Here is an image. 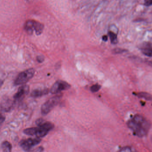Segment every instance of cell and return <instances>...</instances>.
<instances>
[{
	"label": "cell",
	"instance_id": "21",
	"mask_svg": "<svg viewBox=\"0 0 152 152\" xmlns=\"http://www.w3.org/2000/svg\"><path fill=\"white\" fill-rule=\"evenodd\" d=\"M144 5L146 6H150L152 5V0H144Z\"/></svg>",
	"mask_w": 152,
	"mask_h": 152
},
{
	"label": "cell",
	"instance_id": "7",
	"mask_svg": "<svg viewBox=\"0 0 152 152\" xmlns=\"http://www.w3.org/2000/svg\"><path fill=\"white\" fill-rule=\"evenodd\" d=\"M142 53L145 56L152 57V44L144 43L141 46Z\"/></svg>",
	"mask_w": 152,
	"mask_h": 152
},
{
	"label": "cell",
	"instance_id": "4",
	"mask_svg": "<svg viewBox=\"0 0 152 152\" xmlns=\"http://www.w3.org/2000/svg\"><path fill=\"white\" fill-rule=\"evenodd\" d=\"M41 142L40 138L37 137L35 138H29L27 139H23L20 142V147L25 151H29L35 145L39 144Z\"/></svg>",
	"mask_w": 152,
	"mask_h": 152
},
{
	"label": "cell",
	"instance_id": "2",
	"mask_svg": "<svg viewBox=\"0 0 152 152\" xmlns=\"http://www.w3.org/2000/svg\"><path fill=\"white\" fill-rule=\"evenodd\" d=\"M62 97V95H57L46 101L41 108L42 114L46 115L48 114L58 105Z\"/></svg>",
	"mask_w": 152,
	"mask_h": 152
},
{
	"label": "cell",
	"instance_id": "18",
	"mask_svg": "<svg viewBox=\"0 0 152 152\" xmlns=\"http://www.w3.org/2000/svg\"><path fill=\"white\" fill-rule=\"evenodd\" d=\"M127 50H125V49L121 48L115 49L113 50V53L115 54H120V53H124Z\"/></svg>",
	"mask_w": 152,
	"mask_h": 152
},
{
	"label": "cell",
	"instance_id": "25",
	"mask_svg": "<svg viewBox=\"0 0 152 152\" xmlns=\"http://www.w3.org/2000/svg\"><path fill=\"white\" fill-rule=\"evenodd\" d=\"M3 84V81L1 79H0V87Z\"/></svg>",
	"mask_w": 152,
	"mask_h": 152
},
{
	"label": "cell",
	"instance_id": "20",
	"mask_svg": "<svg viewBox=\"0 0 152 152\" xmlns=\"http://www.w3.org/2000/svg\"><path fill=\"white\" fill-rule=\"evenodd\" d=\"M5 119V116L1 112H0V125L3 123Z\"/></svg>",
	"mask_w": 152,
	"mask_h": 152
},
{
	"label": "cell",
	"instance_id": "15",
	"mask_svg": "<svg viewBox=\"0 0 152 152\" xmlns=\"http://www.w3.org/2000/svg\"><path fill=\"white\" fill-rule=\"evenodd\" d=\"M108 35L110 39L111 42L113 44H116L118 43V37L116 34L112 31H109L108 32Z\"/></svg>",
	"mask_w": 152,
	"mask_h": 152
},
{
	"label": "cell",
	"instance_id": "19",
	"mask_svg": "<svg viewBox=\"0 0 152 152\" xmlns=\"http://www.w3.org/2000/svg\"><path fill=\"white\" fill-rule=\"evenodd\" d=\"M45 122V121L42 118H39L36 121V124L38 126H40L42 125Z\"/></svg>",
	"mask_w": 152,
	"mask_h": 152
},
{
	"label": "cell",
	"instance_id": "6",
	"mask_svg": "<svg viewBox=\"0 0 152 152\" xmlns=\"http://www.w3.org/2000/svg\"><path fill=\"white\" fill-rule=\"evenodd\" d=\"M29 91V87L27 85L21 86L19 88L18 90L14 96V99L16 101H20L23 99L25 95Z\"/></svg>",
	"mask_w": 152,
	"mask_h": 152
},
{
	"label": "cell",
	"instance_id": "8",
	"mask_svg": "<svg viewBox=\"0 0 152 152\" xmlns=\"http://www.w3.org/2000/svg\"><path fill=\"white\" fill-rule=\"evenodd\" d=\"M35 21L29 20L27 21L25 24V29L29 34H32L34 31Z\"/></svg>",
	"mask_w": 152,
	"mask_h": 152
},
{
	"label": "cell",
	"instance_id": "10",
	"mask_svg": "<svg viewBox=\"0 0 152 152\" xmlns=\"http://www.w3.org/2000/svg\"><path fill=\"white\" fill-rule=\"evenodd\" d=\"M13 102L9 100H6L1 104V109L5 112H9L13 108Z\"/></svg>",
	"mask_w": 152,
	"mask_h": 152
},
{
	"label": "cell",
	"instance_id": "24",
	"mask_svg": "<svg viewBox=\"0 0 152 152\" xmlns=\"http://www.w3.org/2000/svg\"><path fill=\"white\" fill-rule=\"evenodd\" d=\"M102 40L105 42H106L108 40V36H106V35L103 36L102 37Z\"/></svg>",
	"mask_w": 152,
	"mask_h": 152
},
{
	"label": "cell",
	"instance_id": "1",
	"mask_svg": "<svg viewBox=\"0 0 152 152\" xmlns=\"http://www.w3.org/2000/svg\"><path fill=\"white\" fill-rule=\"evenodd\" d=\"M127 125L134 135L140 138L146 136L150 128L149 121L140 115H136L129 121Z\"/></svg>",
	"mask_w": 152,
	"mask_h": 152
},
{
	"label": "cell",
	"instance_id": "11",
	"mask_svg": "<svg viewBox=\"0 0 152 152\" xmlns=\"http://www.w3.org/2000/svg\"><path fill=\"white\" fill-rule=\"evenodd\" d=\"M44 25L42 23L36 21L35 22L34 31L37 35L41 34L43 31Z\"/></svg>",
	"mask_w": 152,
	"mask_h": 152
},
{
	"label": "cell",
	"instance_id": "12",
	"mask_svg": "<svg viewBox=\"0 0 152 152\" xmlns=\"http://www.w3.org/2000/svg\"><path fill=\"white\" fill-rule=\"evenodd\" d=\"M1 148L3 152H11L12 145L10 142L4 141L1 144Z\"/></svg>",
	"mask_w": 152,
	"mask_h": 152
},
{
	"label": "cell",
	"instance_id": "26",
	"mask_svg": "<svg viewBox=\"0 0 152 152\" xmlns=\"http://www.w3.org/2000/svg\"><path fill=\"white\" fill-rule=\"evenodd\" d=\"M151 139H152V138H151Z\"/></svg>",
	"mask_w": 152,
	"mask_h": 152
},
{
	"label": "cell",
	"instance_id": "3",
	"mask_svg": "<svg viewBox=\"0 0 152 152\" xmlns=\"http://www.w3.org/2000/svg\"><path fill=\"white\" fill-rule=\"evenodd\" d=\"M35 70L34 68H29L21 73L15 81V84L16 86L23 85L28 81L34 77Z\"/></svg>",
	"mask_w": 152,
	"mask_h": 152
},
{
	"label": "cell",
	"instance_id": "17",
	"mask_svg": "<svg viewBox=\"0 0 152 152\" xmlns=\"http://www.w3.org/2000/svg\"><path fill=\"white\" fill-rule=\"evenodd\" d=\"M101 86L100 85H98V84H95V85H93L90 88L91 91L93 92H97L98 91L101 89Z\"/></svg>",
	"mask_w": 152,
	"mask_h": 152
},
{
	"label": "cell",
	"instance_id": "5",
	"mask_svg": "<svg viewBox=\"0 0 152 152\" xmlns=\"http://www.w3.org/2000/svg\"><path fill=\"white\" fill-rule=\"evenodd\" d=\"M71 87V85L67 82L62 80H58L52 86L50 90V92L53 94H57L62 91L68 90Z\"/></svg>",
	"mask_w": 152,
	"mask_h": 152
},
{
	"label": "cell",
	"instance_id": "14",
	"mask_svg": "<svg viewBox=\"0 0 152 152\" xmlns=\"http://www.w3.org/2000/svg\"><path fill=\"white\" fill-rule=\"evenodd\" d=\"M37 130H38V127H32V128H27L26 129H24L23 131V133L26 135L34 136V135H36Z\"/></svg>",
	"mask_w": 152,
	"mask_h": 152
},
{
	"label": "cell",
	"instance_id": "22",
	"mask_svg": "<svg viewBox=\"0 0 152 152\" xmlns=\"http://www.w3.org/2000/svg\"><path fill=\"white\" fill-rule=\"evenodd\" d=\"M44 150V148L43 147H40L37 148V149L34 150L33 152H42Z\"/></svg>",
	"mask_w": 152,
	"mask_h": 152
},
{
	"label": "cell",
	"instance_id": "13",
	"mask_svg": "<svg viewBox=\"0 0 152 152\" xmlns=\"http://www.w3.org/2000/svg\"><path fill=\"white\" fill-rule=\"evenodd\" d=\"M136 95L139 98H143L146 100L152 101V95L148 92H140L137 93Z\"/></svg>",
	"mask_w": 152,
	"mask_h": 152
},
{
	"label": "cell",
	"instance_id": "9",
	"mask_svg": "<svg viewBox=\"0 0 152 152\" xmlns=\"http://www.w3.org/2000/svg\"><path fill=\"white\" fill-rule=\"evenodd\" d=\"M49 92L48 89H38L34 90L31 93V96L33 97H39L47 94Z\"/></svg>",
	"mask_w": 152,
	"mask_h": 152
},
{
	"label": "cell",
	"instance_id": "16",
	"mask_svg": "<svg viewBox=\"0 0 152 152\" xmlns=\"http://www.w3.org/2000/svg\"><path fill=\"white\" fill-rule=\"evenodd\" d=\"M118 152H138L135 149L130 147H125L121 149Z\"/></svg>",
	"mask_w": 152,
	"mask_h": 152
},
{
	"label": "cell",
	"instance_id": "23",
	"mask_svg": "<svg viewBox=\"0 0 152 152\" xmlns=\"http://www.w3.org/2000/svg\"><path fill=\"white\" fill-rule=\"evenodd\" d=\"M37 59L38 62L42 63L44 61V58L42 56H39L37 57Z\"/></svg>",
	"mask_w": 152,
	"mask_h": 152
}]
</instances>
